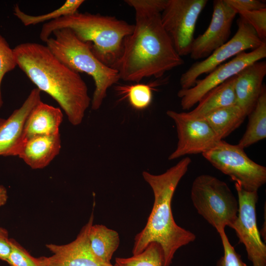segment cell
<instances>
[{
  "instance_id": "cell-1",
  "label": "cell",
  "mask_w": 266,
  "mask_h": 266,
  "mask_svg": "<svg viewBox=\"0 0 266 266\" xmlns=\"http://www.w3.org/2000/svg\"><path fill=\"white\" fill-rule=\"evenodd\" d=\"M135 11L133 33L124 40L121 55L112 68L120 78L139 82L144 78L162 77L184 62L165 30L161 13L166 0H126Z\"/></svg>"
},
{
  "instance_id": "cell-2",
  "label": "cell",
  "mask_w": 266,
  "mask_h": 266,
  "mask_svg": "<svg viewBox=\"0 0 266 266\" xmlns=\"http://www.w3.org/2000/svg\"><path fill=\"white\" fill-rule=\"evenodd\" d=\"M13 50L17 66L38 89L58 102L72 125H80L91 99L79 73L63 64L46 45L27 42Z\"/></svg>"
},
{
  "instance_id": "cell-3",
  "label": "cell",
  "mask_w": 266,
  "mask_h": 266,
  "mask_svg": "<svg viewBox=\"0 0 266 266\" xmlns=\"http://www.w3.org/2000/svg\"><path fill=\"white\" fill-rule=\"evenodd\" d=\"M191 162L190 158L186 157L161 174L142 172L144 180L153 191L154 201L145 227L135 237L133 255L142 252L150 243L156 242L163 251V266H170L177 250L195 240L194 233L175 223L171 207L176 187Z\"/></svg>"
},
{
  "instance_id": "cell-4",
  "label": "cell",
  "mask_w": 266,
  "mask_h": 266,
  "mask_svg": "<svg viewBox=\"0 0 266 266\" xmlns=\"http://www.w3.org/2000/svg\"><path fill=\"white\" fill-rule=\"evenodd\" d=\"M134 25L114 16L77 12L44 23L39 38L46 42L57 30H70L78 38L91 43L96 57L112 68L120 58L124 39L133 32Z\"/></svg>"
},
{
  "instance_id": "cell-5",
  "label": "cell",
  "mask_w": 266,
  "mask_h": 266,
  "mask_svg": "<svg viewBox=\"0 0 266 266\" xmlns=\"http://www.w3.org/2000/svg\"><path fill=\"white\" fill-rule=\"evenodd\" d=\"M45 43L65 65L92 77L95 89L91 108L94 110L99 109L106 97L108 89L120 79L118 71L100 61L93 53L91 43L80 40L69 29L54 31Z\"/></svg>"
},
{
  "instance_id": "cell-6",
  "label": "cell",
  "mask_w": 266,
  "mask_h": 266,
  "mask_svg": "<svg viewBox=\"0 0 266 266\" xmlns=\"http://www.w3.org/2000/svg\"><path fill=\"white\" fill-rule=\"evenodd\" d=\"M191 198L198 213L218 233L232 228L238 202L226 182L209 174L199 175L193 182Z\"/></svg>"
},
{
  "instance_id": "cell-7",
  "label": "cell",
  "mask_w": 266,
  "mask_h": 266,
  "mask_svg": "<svg viewBox=\"0 0 266 266\" xmlns=\"http://www.w3.org/2000/svg\"><path fill=\"white\" fill-rule=\"evenodd\" d=\"M202 155L214 167L247 191H258L266 182V167L250 159L237 144L221 140Z\"/></svg>"
},
{
  "instance_id": "cell-8",
  "label": "cell",
  "mask_w": 266,
  "mask_h": 266,
  "mask_svg": "<svg viewBox=\"0 0 266 266\" xmlns=\"http://www.w3.org/2000/svg\"><path fill=\"white\" fill-rule=\"evenodd\" d=\"M207 0H166L161 13L162 25L177 53L190 54L198 18Z\"/></svg>"
},
{
  "instance_id": "cell-9",
  "label": "cell",
  "mask_w": 266,
  "mask_h": 266,
  "mask_svg": "<svg viewBox=\"0 0 266 266\" xmlns=\"http://www.w3.org/2000/svg\"><path fill=\"white\" fill-rule=\"evenodd\" d=\"M237 31L232 38L204 60L194 63L181 74V89L191 88L200 75L210 72L229 58L246 50H254L266 42L258 37L254 29L241 17L237 19Z\"/></svg>"
},
{
  "instance_id": "cell-10",
  "label": "cell",
  "mask_w": 266,
  "mask_h": 266,
  "mask_svg": "<svg viewBox=\"0 0 266 266\" xmlns=\"http://www.w3.org/2000/svg\"><path fill=\"white\" fill-rule=\"evenodd\" d=\"M237 194L238 211L232 227L245 246L247 258L252 266H266V245L261 238L257 224L256 203L258 191L249 192L235 182Z\"/></svg>"
},
{
  "instance_id": "cell-11",
  "label": "cell",
  "mask_w": 266,
  "mask_h": 266,
  "mask_svg": "<svg viewBox=\"0 0 266 266\" xmlns=\"http://www.w3.org/2000/svg\"><path fill=\"white\" fill-rule=\"evenodd\" d=\"M266 57V42L249 52L237 54L229 62L217 66L205 78L198 79L191 88L181 89L177 96L181 99L182 109L189 110L209 91L235 75L245 67Z\"/></svg>"
},
{
  "instance_id": "cell-12",
  "label": "cell",
  "mask_w": 266,
  "mask_h": 266,
  "mask_svg": "<svg viewBox=\"0 0 266 266\" xmlns=\"http://www.w3.org/2000/svg\"><path fill=\"white\" fill-rule=\"evenodd\" d=\"M166 113L175 124L178 140L176 149L168 157L169 160L187 155L202 154L221 140L203 118L171 110Z\"/></svg>"
},
{
  "instance_id": "cell-13",
  "label": "cell",
  "mask_w": 266,
  "mask_h": 266,
  "mask_svg": "<svg viewBox=\"0 0 266 266\" xmlns=\"http://www.w3.org/2000/svg\"><path fill=\"white\" fill-rule=\"evenodd\" d=\"M236 14L225 0H214L210 24L203 33L194 38L190 53L191 58L194 60L206 58L227 42Z\"/></svg>"
},
{
  "instance_id": "cell-14",
  "label": "cell",
  "mask_w": 266,
  "mask_h": 266,
  "mask_svg": "<svg viewBox=\"0 0 266 266\" xmlns=\"http://www.w3.org/2000/svg\"><path fill=\"white\" fill-rule=\"evenodd\" d=\"M94 222L92 213L88 222L82 227L76 238L63 245L50 243L46 248L51 252L49 257L38 258L42 266H114L99 259L91 251L88 238L90 226Z\"/></svg>"
},
{
  "instance_id": "cell-15",
  "label": "cell",
  "mask_w": 266,
  "mask_h": 266,
  "mask_svg": "<svg viewBox=\"0 0 266 266\" xmlns=\"http://www.w3.org/2000/svg\"><path fill=\"white\" fill-rule=\"evenodd\" d=\"M41 91L33 89L22 105L6 119L0 118V156H16L21 145L26 121L41 101Z\"/></svg>"
},
{
  "instance_id": "cell-16",
  "label": "cell",
  "mask_w": 266,
  "mask_h": 266,
  "mask_svg": "<svg viewBox=\"0 0 266 266\" xmlns=\"http://www.w3.org/2000/svg\"><path fill=\"white\" fill-rule=\"evenodd\" d=\"M266 75V62L259 61L245 67L235 75L236 104L247 116L255 106Z\"/></svg>"
},
{
  "instance_id": "cell-17",
  "label": "cell",
  "mask_w": 266,
  "mask_h": 266,
  "mask_svg": "<svg viewBox=\"0 0 266 266\" xmlns=\"http://www.w3.org/2000/svg\"><path fill=\"white\" fill-rule=\"evenodd\" d=\"M60 134L33 136L22 141L17 156L33 169H42L59 154Z\"/></svg>"
},
{
  "instance_id": "cell-18",
  "label": "cell",
  "mask_w": 266,
  "mask_h": 266,
  "mask_svg": "<svg viewBox=\"0 0 266 266\" xmlns=\"http://www.w3.org/2000/svg\"><path fill=\"white\" fill-rule=\"evenodd\" d=\"M63 120L61 109L40 101L32 110L24 125L22 141L33 136L60 133Z\"/></svg>"
},
{
  "instance_id": "cell-19",
  "label": "cell",
  "mask_w": 266,
  "mask_h": 266,
  "mask_svg": "<svg viewBox=\"0 0 266 266\" xmlns=\"http://www.w3.org/2000/svg\"><path fill=\"white\" fill-rule=\"evenodd\" d=\"M234 81L235 75L209 91L188 114L194 117L202 118L216 110L235 104Z\"/></svg>"
},
{
  "instance_id": "cell-20",
  "label": "cell",
  "mask_w": 266,
  "mask_h": 266,
  "mask_svg": "<svg viewBox=\"0 0 266 266\" xmlns=\"http://www.w3.org/2000/svg\"><path fill=\"white\" fill-rule=\"evenodd\" d=\"M88 238L93 254L102 262L111 264L112 257L120 244L118 232L103 225L93 223L89 229Z\"/></svg>"
},
{
  "instance_id": "cell-21",
  "label": "cell",
  "mask_w": 266,
  "mask_h": 266,
  "mask_svg": "<svg viewBox=\"0 0 266 266\" xmlns=\"http://www.w3.org/2000/svg\"><path fill=\"white\" fill-rule=\"evenodd\" d=\"M246 116L244 111L235 104L216 110L202 118L218 137L223 140L237 129Z\"/></svg>"
},
{
  "instance_id": "cell-22",
  "label": "cell",
  "mask_w": 266,
  "mask_h": 266,
  "mask_svg": "<svg viewBox=\"0 0 266 266\" xmlns=\"http://www.w3.org/2000/svg\"><path fill=\"white\" fill-rule=\"evenodd\" d=\"M246 130L237 145L244 149L266 137V90L263 85L257 102L248 115Z\"/></svg>"
},
{
  "instance_id": "cell-23",
  "label": "cell",
  "mask_w": 266,
  "mask_h": 266,
  "mask_svg": "<svg viewBox=\"0 0 266 266\" xmlns=\"http://www.w3.org/2000/svg\"><path fill=\"white\" fill-rule=\"evenodd\" d=\"M84 2L83 0H67L58 9L48 13L36 16L25 13L21 10L18 4H16L14 6L13 13L24 26L35 25L74 14L78 12V8Z\"/></svg>"
},
{
  "instance_id": "cell-24",
  "label": "cell",
  "mask_w": 266,
  "mask_h": 266,
  "mask_svg": "<svg viewBox=\"0 0 266 266\" xmlns=\"http://www.w3.org/2000/svg\"><path fill=\"white\" fill-rule=\"evenodd\" d=\"M114 266H163V255L160 245L150 243L141 253L128 258H116Z\"/></svg>"
},
{
  "instance_id": "cell-25",
  "label": "cell",
  "mask_w": 266,
  "mask_h": 266,
  "mask_svg": "<svg viewBox=\"0 0 266 266\" xmlns=\"http://www.w3.org/2000/svg\"><path fill=\"white\" fill-rule=\"evenodd\" d=\"M151 85L136 84L132 85L116 86L115 90L128 99L130 105L136 110H143L150 104L152 100Z\"/></svg>"
},
{
  "instance_id": "cell-26",
  "label": "cell",
  "mask_w": 266,
  "mask_h": 266,
  "mask_svg": "<svg viewBox=\"0 0 266 266\" xmlns=\"http://www.w3.org/2000/svg\"><path fill=\"white\" fill-rule=\"evenodd\" d=\"M11 252L6 262L10 266H42L38 258L33 257L17 241L10 238Z\"/></svg>"
},
{
  "instance_id": "cell-27",
  "label": "cell",
  "mask_w": 266,
  "mask_h": 266,
  "mask_svg": "<svg viewBox=\"0 0 266 266\" xmlns=\"http://www.w3.org/2000/svg\"><path fill=\"white\" fill-rule=\"evenodd\" d=\"M16 66L13 49L0 34V108L3 103L1 92L2 79L7 73L13 70Z\"/></svg>"
},
{
  "instance_id": "cell-28",
  "label": "cell",
  "mask_w": 266,
  "mask_h": 266,
  "mask_svg": "<svg viewBox=\"0 0 266 266\" xmlns=\"http://www.w3.org/2000/svg\"><path fill=\"white\" fill-rule=\"evenodd\" d=\"M254 29L258 37L264 42L266 40V8L239 12Z\"/></svg>"
},
{
  "instance_id": "cell-29",
  "label": "cell",
  "mask_w": 266,
  "mask_h": 266,
  "mask_svg": "<svg viewBox=\"0 0 266 266\" xmlns=\"http://www.w3.org/2000/svg\"><path fill=\"white\" fill-rule=\"evenodd\" d=\"M218 233L223 246L224 255L217 261L216 266H247L231 245L225 230Z\"/></svg>"
},
{
  "instance_id": "cell-30",
  "label": "cell",
  "mask_w": 266,
  "mask_h": 266,
  "mask_svg": "<svg viewBox=\"0 0 266 266\" xmlns=\"http://www.w3.org/2000/svg\"><path fill=\"white\" fill-rule=\"evenodd\" d=\"M225 1L237 14L242 11L266 8L265 2L259 0H225Z\"/></svg>"
},
{
  "instance_id": "cell-31",
  "label": "cell",
  "mask_w": 266,
  "mask_h": 266,
  "mask_svg": "<svg viewBox=\"0 0 266 266\" xmlns=\"http://www.w3.org/2000/svg\"><path fill=\"white\" fill-rule=\"evenodd\" d=\"M11 250L8 232L6 229L0 227V260L6 262Z\"/></svg>"
},
{
  "instance_id": "cell-32",
  "label": "cell",
  "mask_w": 266,
  "mask_h": 266,
  "mask_svg": "<svg viewBox=\"0 0 266 266\" xmlns=\"http://www.w3.org/2000/svg\"><path fill=\"white\" fill-rule=\"evenodd\" d=\"M8 195L6 189L2 185H0V206L6 203Z\"/></svg>"
}]
</instances>
